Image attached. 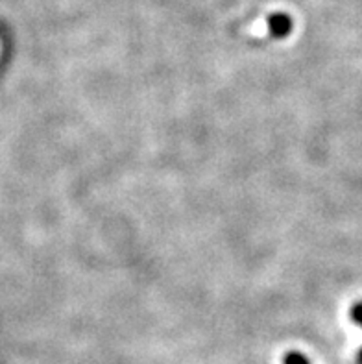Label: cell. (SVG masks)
Masks as SVG:
<instances>
[{
    "label": "cell",
    "mask_w": 362,
    "mask_h": 364,
    "mask_svg": "<svg viewBox=\"0 0 362 364\" xmlns=\"http://www.w3.org/2000/svg\"><path fill=\"white\" fill-rule=\"evenodd\" d=\"M283 364H311V363H309L307 357L303 355V353H299V351H289V353L284 355Z\"/></svg>",
    "instance_id": "obj_3"
},
{
    "label": "cell",
    "mask_w": 362,
    "mask_h": 364,
    "mask_svg": "<svg viewBox=\"0 0 362 364\" xmlns=\"http://www.w3.org/2000/svg\"><path fill=\"white\" fill-rule=\"evenodd\" d=\"M268 30L274 37L281 39V37H287L292 30V21H290L289 15L284 14H274L268 18Z\"/></svg>",
    "instance_id": "obj_1"
},
{
    "label": "cell",
    "mask_w": 362,
    "mask_h": 364,
    "mask_svg": "<svg viewBox=\"0 0 362 364\" xmlns=\"http://www.w3.org/2000/svg\"><path fill=\"white\" fill-rule=\"evenodd\" d=\"M351 320L362 328V301H358V304H355L353 307H351ZM357 364H362V350L358 351Z\"/></svg>",
    "instance_id": "obj_2"
}]
</instances>
